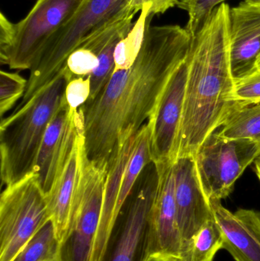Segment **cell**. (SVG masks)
Masks as SVG:
<instances>
[{"instance_id":"6da1fadb","label":"cell","mask_w":260,"mask_h":261,"mask_svg":"<svg viewBox=\"0 0 260 261\" xmlns=\"http://www.w3.org/2000/svg\"><path fill=\"white\" fill-rule=\"evenodd\" d=\"M191 41L186 28L148 25L134 64L114 71L99 95L79 109L90 161L108 167L119 138L137 133L148 122L168 80L186 60Z\"/></svg>"},{"instance_id":"7a4b0ae2","label":"cell","mask_w":260,"mask_h":261,"mask_svg":"<svg viewBox=\"0 0 260 261\" xmlns=\"http://www.w3.org/2000/svg\"><path fill=\"white\" fill-rule=\"evenodd\" d=\"M230 10L226 3L218 6L192 37L177 160L195 158L201 144L222 126L236 107L230 61Z\"/></svg>"},{"instance_id":"3957f363","label":"cell","mask_w":260,"mask_h":261,"mask_svg":"<svg viewBox=\"0 0 260 261\" xmlns=\"http://www.w3.org/2000/svg\"><path fill=\"white\" fill-rule=\"evenodd\" d=\"M69 80L61 70L24 105L0 124V161L3 185L32 173L46 129L65 93Z\"/></svg>"},{"instance_id":"277c9868","label":"cell","mask_w":260,"mask_h":261,"mask_svg":"<svg viewBox=\"0 0 260 261\" xmlns=\"http://www.w3.org/2000/svg\"><path fill=\"white\" fill-rule=\"evenodd\" d=\"M134 0H84L70 20L50 38L38 64L31 70L18 107L30 100L62 70L70 54L89 37L118 20L136 14Z\"/></svg>"},{"instance_id":"5b68a950","label":"cell","mask_w":260,"mask_h":261,"mask_svg":"<svg viewBox=\"0 0 260 261\" xmlns=\"http://www.w3.org/2000/svg\"><path fill=\"white\" fill-rule=\"evenodd\" d=\"M84 0H37L21 21L0 15V61L13 70H32L50 38L74 15Z\"/></svg>"},{"instance_id":"8992f818","label":"cell","mask_w":260,"mask_h":261,"mask_svg":"<svg viewBox=\"0 0 260 261\" xmlns=\"http://www.w3.org/2000/svg\"><path fill=\"white\" fill-rule=\"evenodd\" d=\"M107 168L90 161L84 146L68 227L61 242L58 260L91 261L102 216Z\"/></svg>"},{"instance_id":"52a82bcc","label":"cell","mask_w":260,"mask_h":261,"mask_svg":"<svg viewBox=\"0 0 260 261\" xmlns=\"http://www.w3.org/2000/svg\"><path fill=\"white\" fill-rule=\"evenodd\" d=\"M50 219L36 174L6 186L0 197V261L13 260Z\"/></svg>"},{"instance_id":"ba28073f","label":"cell","mask_w":260,"mask_h":261,"mask_svg":"<svg viewBox=\"0 0 260 261\" xmlns=\"http://www.w3.org/2000/svg\"><path fill=\"white\" fill-rule=\"evenodd\" d=\"M259 156V147L251 140L226 138L217 132L212 134L194 158L209 202L226 199L246 169Z\"/></svg>"},{"instance_id":"9c48e42d","label":"cell","mask_w":260,"mask_h":261,"mask_svg":"<svg viewBox=\"0 0 260 261\" xmlns=\"http://www.w3.org/2000/svg\"><path fill=\"white\" fill-rule=\"evenodd\" d=\"M157 187L155 166L128 198L108 234L99 261H149L150 219Z\"/></svg>"},{"instance_id":"30bf717a","label":"cell","mask_w":260,"mask_h":261,"mask_svg":"<svg viewBox=\"0 0 260 261\" xmlns=\"http://www.w3.org/2000/svg\"><path fill=\"white\" fill-rule=\"evenodd\" d=\"M188 56V55H187ZM188 76L187 57L168 80L148 121L152 164H174L183 119Z\"/></svg>"},{"instance_id":"8fae6325","label":"cell","mask_w":260,"mask_h":261,"mask_svg":"<svg viewBox=\"0 0 260 261\" xmlns=\"http://www.w3.org/2000/svg\"><path fill=\"white\" fill-rule=\"evenodd\" d=\"M154 166L157 187L150 219L149 261H183L176 208L174 163Z\"/></svg>"},{"instance_id":"7c38bea8","label":"cell","mask_w":260,"mask_h":261,"mask_svg":"<svg viewBox=\"0 0 260 261\" xmlns=\"http://www.w3.org/2000/svg\"><path fill=\"white\" fill-rule=\"evenodd\" d=\"M82 123L80 110L70 108L64 96L46 129L32 170L45 196L65 162Z\"/></svg>"},{"instance_id":"4fadbf2b","label":"cell","mask_w":260,"mask_h":261,"mask_svg":"<svg viewBox=\"0 0 260 261\" xmlns=\"http://www.w3.org/2000/svg\"><path fill=\"white\" fill-rule=\"evenodd\" d=\"M174 175L177 223L185 257L194 238L214 216L198 179L195 158L177 159L174 163Z\"/></svg>"},{"instance_id":"5bb4252c","label":"cell","mask_w":260,"mask_h":261,"mask_svg":"<svg viewBox=\"0 0 260 261\" xmlns=\"http://www.w3.org/2000/svg\"><path fill=\"white\" fill-rule=\"evenodd\" d=\"M214 218L223 237V248L236 261H260V213L252 210L232 213L221 201H210Z\"/></svg>"},{"instance_id":"9a60e30c","label":"cell","mask_w":260,"mask_h":261,"mask_svg":"<svg viewBox=\"0 0 260 261\" xmlns=\"http://www.w3.org/2000/svg\"><path fill=\"white\" fill-rule=\"evenodd\" d=\"M230 61L235 79L256 70L260 55V7L243 2L229 15Z\"/></svg>"},{"instance_id":"2e32d148","label":"cell","mask_w":260,"mask_h":261,"mask_svg":"<svg viewBox=\"0 0 260 261\" xmlns=\"http://www.w3.org/2000/svg\"><path fill=\"white\" fill-rule=\"evenodd\" d=\"M84 146L85 138L82 122L65 162L61 167L50 192L46 195L50 219L61 242L65 236L68 227L70 208L79 179L81 155Z\"/></svg>"},{"instance_id":"e0dca14e","label":"cell","mask_w":260,"mask_h":261,"mask_svg":"<svg viewBox=\"0 0 260 261\" xmlns=\"http://www.w3.org/2000/svg\"><path fill=\"white\" fill-rule=\"evenodd\" d=\"M137 133L128 134L118 140L110 156L105 178L103 204L99 230L95 241L91 261H99L116 217V205L121 182L135 142Z\"/></svg>"},{"instance_id":"ac0fdd59","label":"cell","mask_w":260,"mask_h":261,"mask_svg":"<svg viewBox=\"0 0 260 261\" xmlns=\"http://www.w3.org/2000/svg\"><path fill=\"white\" fill-rule=\"evenodd\" d=\"M221 128L218 133L222 136L251 140L260 150V102L247 106L237 104Z\"/></svg>"},{"instance_id":"d6986e66","label":"cell","mask_w":260,"mask_h":261,"mask_svg":"<svg viewBox=\"0 0 260 261\" xmlns=\"http://www.w3.org/2000/svg\"><path fill=\"white\" fill-rule=\"evenodd\" d=\"M151 5L142 8L140 17L132 26L128 35L122 38L114 50L115 70H126L134 64L143 45L147 29L151 23L152 15L150 14Z\"/></svg>"},{"instance_id":"ffe728a7","label":"cell","mask_w":260,"mask_h":261,"mask_svg":"<svg viewBox=\"0 0 260 261\" xmlns=\"http://www.w3.org/2000/svg\"><path fill=\"white\" fill-rule=\"evenodd\" d=\"M61 241L51 219L26 243L12 261L58 260Z\"/></svg>"},{"instance_id":"44dd1931","label":"cell","mask_w":260,"mask_h":261,"mask_svg":"<svg viewBox=\"0 0 260 261\" xmlns=\"http://www.w3.org/2000/svg\"><path fill=\"white\" fill-rule=\"evenodd\" d=\"M222 248V233L213 217L194 238L183 261H214Z\"/></svg>"},{"instance_id":"7402d4cb","label":"cell","mask_w":260,"mask_h":261,"mask_svg":"<svg viewBox=\"0 0 260 261\" xmlns=\"http://www.w3.org/2000/svg\"><path fill=\"white\" fill-rule=\"evenodd\" d=\"M125 36L117 37L111 40L98 55L99 65L90 75L91 93L88 101L93 100L106 85L115 68L114 50L119 41Z\"/></svg>"},{"instance_id":"603a6c76","label":"cell","mask_w":260,"mask_h":261,"mask_svg":"<svg viewBox=\"0 0 260 261\" xmlns=\"http://www.w3.org/2000/svg\"><path fill=\"white\" fill-rule=\"evenodd\" d=\"M27 87V80L18 73L0 72V116H3L22 99Z\"/></svg>"},{"instance_id":"cb8c5ba5","label":"cell","mask_w":260,"mask_h":261,"mask_svg":"<svg viewBox=\"0 0 260 261\" xmlns=\"http://www.w3.org/2000/svg\"><path fill=\"white\" fill-rule=\"evenodd\" d=\"M99 65V58L94 50L80 44L67 58L63 67L70 80L76 77H87Z\"/></svg>"},{"instance_id":"d4e9b609","label":"cell","mask_w":260,"mask_h":261,"mask_svg":"<svg viewBox=\"0 0 260 261\" xmlns=\"http://www.w3.org/2000/svg\"><path fill=\"white\" fill-rule=\"evenodd\" d=\"M224 1L226 0H180L177 6L188 12L189 21L186 29L192 37L201 29L213 11Z\"/></svg>"},{"instance_id":"484cf974","label":"cell","mask_w":260,"mask_h":261,"mask_svg":"<svg viewBox=\"0 0 260 261\" xmlns=\"http://www.w3.org/2000/svg\"><path fill=\"white\" fill-rule=\"evenodd\" d=\"M233 98L241 106L260 102V68L235 79Z\"/></svg>"},{"instance_id":"4316f807","label":"cell","mask_w":260,"mask_h":261,"mask_svg":"<svg viewBox=\"0 0 260 261\" xmlns=\"http://www.w3.org/2000/svg\"><path fill=\"white\" fill-rule=\"evenodd\" d=\"M91 93L90 76L87 77L73 78L66 87L65 96L70 108L79 110L90 99Z\"/></svg>"},{"instance_id":"83f0119b","label":"cell","mask_w":260,"mask_h":261,"mask_svg":"<svg viewBox=\"0 0 260 261\" xmlns=\"http://www.w3.org/2000/svg\"><path fill=\"white\" fill-rule=\"evenodd\" d=\"M180 0H134L132 6L134 12L141 11L142 8L147 4L151 5L150 14L152 16L163 14L171 8L178 5Z\"/></svg>"},{"instance_id":"f1b7e54d","label":"cell","mask_w":260,"mask_h":261,"mask_svg":"<svg viewBox=\"0 0 260 261\" xmlns=\"http://www.w3.org/2000/svg\"><path fill=\"white\" fill-rule=\"evenodd\" d=\"M255 171H256V176H257L258 179L260 181V158H258L255 161Z\"/></svg>"},{"instance_id":"f546056e","label":"cell","mask_w":260,"mask_h":261,"mask_svg":"<svg viewBox=\"0 0 260 261\" xmlns=\"http://www.w3.org/2000/svg\"><path fill=\"white\" fill-rule=\"evenodd\" d=\"M245 2L246 3H248V4L252 5V6L260 7V0H247V1Z\"/></svg>"},{"instance_id":"4dcf8cb0","label":"cell","mask_w":260,"mask_h":261,"mask_svg":"<svg viewBox=\"0 0 260 261\" xmlns=\"http://www.w3.org/2000/svg\"><path fill=\"white\" fill-rule=\"evenodd\" d=\"M256 68H260V55L259 58H258L257 61H256Z\"/></svg>"},{"instance_id":"1f68e13d","label":"cell","mask_w":260,"mask_h":261,"mask_svg":"<svg viewBox=\"0 0 260 261\" xmlns=\"http://www.w3.org/2000/svg\"><path fill=\"white\" fill-rule=\"evenodd\" d=\"M53 261H59V260H53Z\"/></svg>"}]
</instances>
